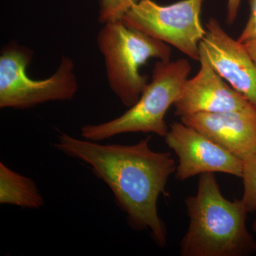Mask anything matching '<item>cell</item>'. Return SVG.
Segmentation results:
<instances>
[{"mask_svg": "<svg viewBox=\"0 0 256 256\" xmlns=\"http://www.w3.org/2000/svg\"><path fill=\"white\" fill-rule=\"evenodd\" d=\"M150 140L149 136L130 146L100 144L60 133L54 146L88 165L114 193L128 226L137 232H149L163 248L168 244V230L158 212V201L178 166L171 153L153 150Z\"/></svg>", "mask_w": 256, "mask_h": 256, "instance_id": "1", "label": "cell"}, {"mask_svg": "<svg viewBox=\"0 0 256 256\" xmlns=\"http://www.w3.org/2000/svg\"><path fill=\"white\" fill-rule=\"evenodd\" d=\"M190 226L180 244L182 256H246L256 252L242 200L222 194L215 174L200 175L198 191L185 201Z\"/></svg>", "mask_w": 256, "mask_h": 256, "instance_id": "2", "label": "cell"}, {"mask_svg": "<svg viewBox=\"0 0 256 256\" xmlns=\"http://www.w3.org/2000/svg\"><path fill=\"white\" fill-rule=\"evenodd\" d=\"M97 44L104 56L109 86L121 104L132 107L148 82L140 68L151 58L170 62L168 44L131 28L122 20L102 25Z\"/></svg>", "mask_w": 256, "mask_h": 256, "instance_id": "3", "label": "cell"}, {"mask_svg": "<svg viewBox=\"0 0 256 256\" xmlns=\"http://www.w3.org/2000/svg\"><path fill=\"white\" fill-rule=\"evenodd\" d=\"M192 68L186 60H158L153 69L152 82L138 102L117 118L84 126L82 138L98 142L126 133H152L164 138L169 131L165 116L181 95Z\"/></svg>", "mask_w": 256, "mask_h": 256, "instance_id": "4", "label": "cell"}, {"mask_svg": "<svg viewBox=\"0 0 256 256\" xmlns=\"http://www.w3.org/2000/svg\"><path fill=\"white\" fill-rule=\"evenodd\" d=\"M33 52L16 42L4 46L0 56V108L25 110L53 101L73 100L78 92L75 64L64 56L50 78H30L28 65Z\"/></svg>", "mask_w": 256, "mask_h": 256, "instance_id": "5", "label": "cell"}, {"mask_svg": "<svg viewBox=\"0 0 256 256\" xmlns=\"http://www.w3.org/2000/svg\"><path fill=\"white\" fill-rule=\"evenodd\" d=\"M202 3L203 0H183L161 6L152 0H141L122 21L200 62V44L206 34L200 18Z\"/></svg>", "mask_w": 256, "mask_h": 256, "instance_id": "6", "label": "cell"}, {"mask_svg": "<svg viewBox=\"0 0 256 256\" xmlns=\"http://www.w3.org/2000/svg\"><path fill=\"white\" fill-rule=\"evenodd\" d=\"M164 138L178 158L175 174L178 181L206 173H223L242 178V160L182 122L172 124Z\"/></svg>", "mask_w": 256, "mask_h": 256, "instance_id": "7", "label": "cell"}, {"mask_svg": "<svg viewBox=\"0 0 256 256\" xmlns=\"http://www.w3.org/2000/svg\"><path fill=\"white\" fill-rule=\"evenodd\" d=\"M205 26L206 34L200 50L220 76L256 108V62L244 45L229 36L216 18Z\"/></svg>", "mask_w": 256, "mask_h": 256, "instance_id": "8", "label": "cell"}, {"mask_svg": "<svg viewBox=\"0 0 256 256\" xmlns=\"http://www.w3.org/2000/svg\"><path fill=\"white\" fill-rule=\"evenodd\" d=\"M201 68L196 76L188 80L175 102L176 116L217 114L246 110L254 106L245 97L225 82L200 50Z\"/></svg>", "mask_w": 256, "mask_h": 256, "instance_id": "9", "label": "cell"}, {"mask_svg": "<svg viewBox=\"0 0 256 256\" xmlns=\"http://www.w3.org/2000/svg\"><path fill=\"white\" fill-rule=\"evenodd\" d=\"M182 122L242 161L256 153V108L240 111L198 114Z\"/></svg>", "mask_w": 256, "mask_h": 256, "instance_id": "10", "label": "cell"}, {"mask_svg": "<svg viewBox=\"0 0 256 256\" xmlns=\"http://www.w3.org/2000/svg\"><path fill=\"white\" fill-rule=\"evenodd\" d=\"M0 204L28 210H40L44 206L45 201L33 180L18 174L1 162Z\"/></svg>", "mask_w": 256, "mask_h": 256, "instance_id": "11", "label": "cell"}, {"mask_svg": "<svg viewBox=\"0 0 256 256\" xmlns=\"http://www.w3.org/2000/svg\"><path fill=\"white\" fill-rule=\"evenodd\" d=\"M244 192L242 201L248 214L256 212V153L244 160L242 176Z\"/></svg>", "mask_w": 256, "mask_h": 256, "instance_id": "12", "label": "cell"}, {"mask_svg": "<svg viewBox=\"0 0 256 256\" xmlns=\"http://www.w3.org/2000/svg\"><path fill=\"white\" fill-rule=\"evenodd\" d=\"M141 0H101L98 21L101 24L121 21Z\"/></svg>", "mask_w": 256, "mask_h": 256, "instance_id": "13", "label": "cell"}, {"mask_svg": "<svg viewBox=\"0 0 256 256\" xmlns=\"http://www.w3.org/2000/svg\"><path fill=\"white\" fill-rule=\"evenodd\" d=\"M250 6L248 21L238 40L242 44L256 40V0H250Z\"/></svg>", "mask_w": 256, "mask_h": 256, "instance_id": "14", "label": "cell"}, {"mask_svg": "<svg viewBox=\"0 0 256 256\" xmlns=\"http://www.w3.org/2000/svg\"><path fill=\"white\" fill-rule=\"evenodd\" d=\"M240 2H242V0H228L227 22H228L229 25L233 24L237 18Z\"/></svg>", "mask_w": 256, "mask_h": 256, "instance_id": "15", "label": "cell"}, {"mask_svg": "<svg viewBox=\"0 0 256 256\" xmlns=\"http://www.w3.org/2000/svg\"><path fill=\"white\" fill-rule=\"evenodd\" d=\"M248 53L252 56V60L256 63V40H252L246 43L242 44Z\"/></svg>", "mask_w": 256, "mask_h": 256, "instance_id": "16", "label": "cell"}, {"mask_svg": "<svg viewBox=\"0 0 256 256\" xmlns=\"http://www.w3.org/2000/svg\"><path fill=\"white\" fill-rule=\"evenodd\" d=\"M252 230L256 233V218L255 220H254V224H252Z\"/></svg>", "mask_w": 256, "mask_h": 256, "instance_id": "17", "label": "cell"}]
</instances>
